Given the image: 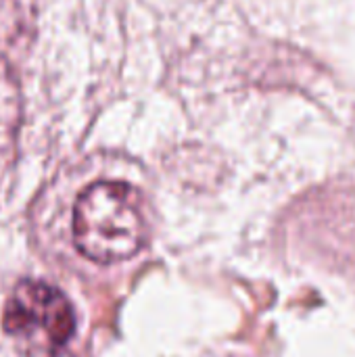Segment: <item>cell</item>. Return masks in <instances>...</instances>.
Segmentation results:
<instances>
[{"label": "cell", "instance_id": "3", "mask_svg": "<svg viewBox=\"0 0 355 357\" xmlns=\"http://www.w3.org/2000/svg\"><path fill=\"white\" fill-rule=\"evenodd\" d=\"M21 119V86L8 61L0 54V176L15 163Z\"/></svg>", "mask_w": 355, "mask_h": 357}, {"label": "cell", "instance_id": "2", "mask_svg": "<svg viewBox=\"0 0 355 357\" xmlns=\"http://www.w3.org/2000/svg\"><path fill=\"white\" fill-rule=\"evenodd\" d=\"M2 333L23 357H56L75 335V314L59 289L21 280L6 297Z\"/></svg>", "mask_w": 355, "mask_h": 357}, {"label": "cell", "instance_id": "1", "mask_svg": "<svg viewBox=\"0 0 355 357\" xmlns=\"http://www.w3.org/2000/svg\"><path fill=\"white\" fill-rule=\"evenodd\" d=\"M73 241L84 257L98 264L136 255L146 241L138 190L123 182L88 186L73 209Z\"/></svg>", "mask_w": 355, "mask_h": 357}]
</instances>
